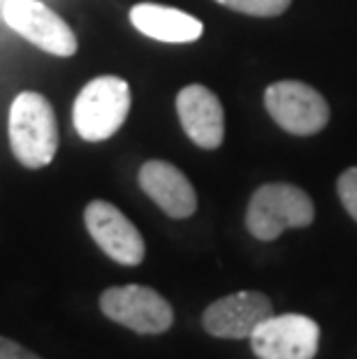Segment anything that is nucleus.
<instances>
[{
	"label": "nucleus",
	"instance_id": "nucleus-3",
	"mask_svg": "<svg viewBox=\"0 0 357 359\" xmlns=\"http://www.w3.org/2000/svg\"><path fill=\"white\" fill-rule=\"evenodd\" d=\"M314 216V202L302 188L290 183H264L250 197L246 227L255 239L274 241L285 230L309 227Z\"/></svg>",
	"mask_w": 357,
	"mask_h": 359
},
{
	"label": "nucleus",
	"instance_id": "nucleus-5",
	"mask_svg": "<svg viewBox=\"0 0 357 359\" xmlns=\"http://www.w3.org/2000/svg\"><path fill=\"white\" fill-rule=\"evenodd\" d=\"M100 311L112 323L137 334H163L174 325V311L161 292L147 285H119L100 294Z\"/></svg>",
	"mask_w": 357,
	"mask_h": 359
},
{
	"label": "nucleus",
	"instance_id": "nucleus-8",
	"mask_svg": "<svg viewBox=\"0 0 357 359\" xmlns=\"http://www.w3.org/2000/svg\"><path fill=\"white\" fill-rule=\"evenodd\" d=\"M83 225L100 250L114 262L137 266L147 255V246L140 230L112 202L93 200L83 209Z\"/></svg>",
	"mask_w": 357,
	"mask_h": 359
},
{
	"label": "nucleus",
	"instance_id": "nucleus-6",
	"mask_svg": "<svg viewBox=\"0 0 357 359\" xmlns=\"http://www.w3.org/2000/svg\"><path fill=\"white\" fill-rule=\"evenodd\" d=\"M264 107L269 116L290 135L309 137L328 126V100L302 81H276L264 90Z\"/></svg>",
	"mask_w": 357,
	"mask_h": 359
},
{
	"label": "nucleus",
	"instance_id": "nucleus-1",
	"mask_svg": "<svg viewBox=\"0 0 357 359\" xmlns=\"http://www.w3.org/2000/svg\"><path fill=\"white\" fill-rule=\"evenodd\" d=\"M7 137L14 158L28 170H42L58 154V123L51 102L37 90L14 97L7 116Z\"/></svg>",
	"mask_w": 357,
	"mask_h": 359
},
{
	"label": "nucleus",
	"instance_id": "nucleus-13",
	"mask_svg": "<svg viewBox=\"0 0 357 359\" xmlns=\"http://www.w3.org/2000/svg\"><path fill=\"white\" fill-rule=\"evenodd\" d=\"M216 3L248 17H278L290 7L292 0H216Z\"/></svg>",
	"mask_w": 357,
	"mask_h": 359
},
{
	"label": "nucleus",
	"instance_id": "nucleus-2",
	"mask_svg": "<svg viewBox=\"0 0 357 359\" xmlns=\"http://www.w3.org/2000/svg\"><path fill=\"white\" fill-rule=\"evenodd\" d=\"M130 86L126 79L102 74L79 90L72 104V126L83 142H105L114 137L130 114Z\"/></svg>",
	"mask_w": 357,
	"mask_h": 359
},
{
	"label": "nucleus",
	"instance_id": "nucleus-10",
	"mask_svg": "<svg viewBox=\"0 0 357 359\" xmlns=\"http://www.w3.org/2000/svg\"><path fill=\"white\" fill-rule=\"evenodd\" d=\"M177 114L181 128L195 147L214 151L223 144L225 114L218 95L202 83H191L177 95Z\"/></svg>",
	"mask_w": 357,
	"mask_h": 359
},
{
	"label": "nucleus",
	"instance_id": "nucleus-15",
	"mask_svg": "<svg viewBox=\"0 0 357 359\" xmlns=\"http://www.w3.org/2000/svg\"><path fill=\"white\" fill-rule=\"evenodd\" d=\"M0 359H42V357L30 353L21 343L7 339V336H0Z\"/></svg>",
	"mask_w": 357,
	"mask_h": 359
},
{
	"label": "nucleus",
	"instance_id": "nucleus-7",
	"mask_svg": "<svg viewBox=\"0 0 357 359\" xmlns=\"http://www.w3.org/2000/svg\"><path fill=\"white\" fill-rule=\"evenodd\" d=\"M321 346V327L299 313L269 316L250 334L257 359H314Z\"/></svg>",
	"mask_w": 357,
	"mask_h": 359
},
{
	"label": "nucleus",
	"instance_id": "nucleus-4",
	"mask_svg": "<svg viewBox=\"0 0 357 359\" xmlns=\"http://www.w3.org/2000/svg\"><path fill=\"white\" fill-rule=\"evenodd\" d=\"M3 19L14 33L51 56L70 58L79 42L67 21L40 0H5Z\"/></svg>",
	"mask_w": 357,
	"mask_h": 359
},
{
	"label": "nucleus",
	"instance_id": "nucleus-14",
	"mask_svg": "<svg viewBox=\"0 0 357 359\" xmlns=\"http://www.w3.org/2000/svg\"><path fill=\"white\" fill-rule=\"evenodd\" d=\"M339 200L346 206V211L351 213V218L357 220V167H351L339 177L337 181Z\"/></svg>",
	"mask_w": 357,
	"mask_h": 359
},
{
	"label": "nucleus",
	"instance_id": "nucleus-9",
	"mask_svg": "<svg viewBox=\"0 0 357 359\" xmlns=\"http://www.w3.org/2000/svg\"><path fill=\"white\" fill-rule=\"evenodd\" d=\"M269 316H274L269 297L244 290L209 304L202 316V327L216 339H250L257 325Z\"/></svg>",
	"mask_w": 357,
	"mask_h": 359
},
{
	"label": "nucleus",
	"instance_id": "nucleus-11",
	"mask_svg": "<svg viewBox=\"0 0 357 359\" xmlns=\"http://www.w3.org/2000/svg\"><path fill=\"white\" fill-rule=\"evenodd\" d=\"M140 188L170 218H191L197 211V195L193 183L177 165L165 160H149L140 167Z\"/></svg>",
	"mask_w": 357,
	"mask_h": 359
},
{
	"label": "nucleus",
	"instance_id": "nucleus-12",
	"mask_svg": "<svg viewBox=\"0 0 357 359\" xmlns=\"http://www.w3.org/2000/svg\"><path fill=\"white\" fill-rule=\"evenodd\" d=\"M130 24L142 35L158 42L186 44L200 40L204 26L193 14L181 12L177 7H165L156 3H140L130 10Z\"/></svg>",
	"mask_w": 357,
	"mask_h": 359
}]
</instances>
